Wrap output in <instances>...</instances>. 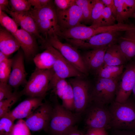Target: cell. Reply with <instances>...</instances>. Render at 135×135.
I'll list each match as a JSON object with an SVG mask.
<instances>
[{
    "label": "cell",
    "instance_id": "obj_1",
    "mask_svg": "<svg viewBox=\"0 0 135 135\" xmlns=\"http://www.w3.org/2000/svg\"><path fill=\"white\" fill-rule=\"evenodd\" d=\"M54 95L51 100L53 110L50 120L45 131L48 135H63L76 126L81 120V115L69 110L59 102Z\"/></svg>",
    "mask_w": 135,
    "mask_h": 135
},
{
    "label": "cell",
    "instance_id": "obj_2",
    "mask_svg": "<svg viewBox=\"0 0 135 135\" xmlns=\"http://www.w3.org/2000/svg\"><path fill=\"white\" fill-rule=\"evenodd\" d=\"M30 12L35 20L40 33L45 41L51 36H56L59 38L61 30L52 0L40 8L35 9L32 8Z\"/></svg>",
    "mask_w": 135,
    "mask_h": 135
},
{
    "label": "cell",
    "instance_id": "obj_3",
    "mask_svg": "<svg viewBox=\"0 0 135 135\" xmlns=\"http://www.w3.org/2000/svg\"><path fill=\"white\" fill-rule=\"evenodd\" d=\"M108 108L111 128L135 131V104L128 100L123 103L114 100Z\"/></svg>",
    "mask_w": 135,
    "mask_h": 135
},
{
    "label": "cell",
    "instance_id": "obj_4",
    "mask_svg": "<svg viewBox=\"0 0 135 135\" xmlns=\"http://www.w3.org/2000/svg\"><path fill=\"white\" fill-rule=\"evenodd\" d=\"M54 72L52 68L41 70L36 68L21 92L29 97L45 98L50 82Z\"/></svg>",
    "mask_w": 135,
    "mask_h": 135
},
{
    "label": "cell",
    "instance_id": "obj_5",
    "mask_svg": "<svg viewBox=\"0 0 135 135\" xmlns=\"http://www.w3.org/2000/svg\"><path fill=\"white\" fill-rule=\"evenodd\" d=\"M84 121L87 130L92 128H111V116L106 106L90 102L84 111Z\"/></svg>",
    "mask_w": 135,
    "mask_h": 135
},
{
    "label": "cell",
    "instance_id": "obj_6",
    "mask_svg": "<svg viewBox=\"0 0 135 135\" xmlns=\"http://www.w3.org/2000/svg\"><path fill=\"white\" fill-rule=\"evenodd\" d=\"M119 78L112 80L98 78L94 85L91 86L90 102L93 101L106 105L115 100Z\"/></svg>",
    "mask_w": 135,
    "mask_h": 135
},
{
    "label": "cell",
    "instance_id": "obj_7",
    "mask_svg": "<svg viewBox=\"0 0 135 135\" xmlns=\"http://www.w3.org/2000/svg\"><path fill=\"white\" fill-rule=\"evenodd\" d=\"M45 42L57 50L62 56L80 72L84 76L88 71L84 64L82 55L78 49L70 44L62 42L58 37H48Z\"/></svg>",
    "mask_w": 135,
    "mask_h": 135
},
{
    "label": "cell",
    "instance_id": "obj_8",
    "mask_svg": "<svg viewBox=\"0 0 135 135\" xmlns=\"http://www.w3.org/2000/svg\"><path fill=\"white\" fill-rule=\"evenodd\" d=\"M122 31H112L102 33L83 40L66 39V41L77 49H94L116 44Z\"/></svg>",
    "mask_w": 135,
    "mask_h": 135
},
{
    "label": "cell",
    "instance_id": "obj_9",
    "mask_svg": "<svg viewBox=\"0 0 135 135\" xmlns=\"http://www.w3.org/2000/svg\"><path fill=\"white\" fill-rule=\"evenodd\" d=\"M68 82L72 86L73 92L74 112L82 115L90 102L91 86L82 77L71 78Z\"/></svg>",
    "mask_w": 135,
    "mask_h": 135
},
{
    "label": "cell",
    "instance_id": "obj_10",
    "mask_svg": "<svg viewBox=\"0 0 135 135\" xmlns=\"http://www.w3.org/2000/svg\"><path fill=\"white\" fill-rule=\"evenodd\" d=\"M118 84L115 101L123 103L127 101L135 83V60L127 64Z\"/></svg>",
    "mask_w": 135,
    "mask_h": 135
},
{
    "label": "cell",
    "instance_id": "obj_11",
    "mask_svg": "<svg viewBox=\"0 0 135 135\" xmlns=\"http://www.w3.org/2000/svg\"><path fill=\"white\" fill-rule=\"evenodd\" d=\"M53 110L52 102L46 100L25 121L32 131H45L49 123Z\"/></svg>",
    "mask_w": 135,
    "mask_h": 135
},
{
    "label": "cell",
    "instance_id": "obj_12",
    "mask_svg": "<svg viewBox=\"0 0 135 135\" xmlns=\"http://www.w3.org/2000/svg\"><path fill=\"white\" fill-rule=\"evenodd\" d=\"M24 56L23 51L19 49L12 60V70L8 83L12 88L17 89L26 84L27 75L24 65Z\"/></svg>",
    "mask_w": 135,
    "mask_h": 135
},
{
    "label": "cell",
    "instance_id": "obj_13",
    "mask_svg": "<svg viewBox=\"0 0 135 135\" xmlns=\"http://www.w3.org/2000/svg\"><path fill=\"white\" fill-rule=\"evenodd\" d=\"M49 46L55 58L52 68L55 74L60 78L66 79L70 77H83L84 76L66 60L56 49Z\"/></svg>",
    "mask_w": 135,
    "mask_h": 135
},
{
    "label": "cell",
    "instance_id": "obj_14",
    "mask_svg": "<svg viewBox=\"0 0 135 135\" xmlns=\"http://www.w3.org/2000/svg\"><path fill=\"white\" fill-rule=\"evenodd\" d=\"M58 22L61 30L71 28L83 21L80 8L76 4L64 10L56 9Z\"/></svg>",
    "mask_w": 135,
    "mask_h": 135
},
{
    "label": "cell",
    "instance_id": "obj_15",
    "mask_svg": "<svg viewBox=\"0 0 135 135\" xmlns=\"http://www.w3.org/2000/svg\"><path fill=\"white\" fill-rule=\"evenodd\" d=\"M30 11L16 12L7 8L4 12L10 14L20 27L21 28L34 36L40 44L44 42V40L41 36L36 22Z\"/></svg>",
    "mask_w": 135,
    "mask_h": 135
},
{
    "label": "cell",
    "instance_id": "obj_16",
    "mask_svg": "<svg viewBox=\"0 0 135 135\" xmlns=\"http://www.w3.org/2000/svg\"><path fill=\"white\" fill-rule=\"evenodd\" d=\"M13 35L18 42L24 53L25 58L28 61L33 60L38 53L39 50L37 38L21 28Z\"/></svg>",
    "mask_w": 135,
    "mask_h": 135
},
{
    "label": "cell",
    "instance_id": "obj_17",
    "mask_svg": "<svg viewBox=\"0 0 135 135\" xmlns=\"http://www.w3.org/2000/svg\"><path fill=\"white\" fill-rule=\"evenodd\" d=\"M8 112L14 120L27 118L43 103L44 99L40 97H29Z\"/></svg>",
    "mask_w": 135,
    "mask_h": 135
},
{
    "label": "cell",
    "instance_id": "obj_18",
    "mask_svg": "<svg viewBox=\"0 0 135 135\" xmlns=\"http://www.w3.org/2000/svg\"><path fill=\"white\" fill-rule=\"evenodd\" d=\"M109 46L92 49L82 55L88 72L90 71L94 73L103 66L104 55Z\"/></svg>",
    "mask_w": 135,
    "mask_h": 135
},
{
    "label": "cell",
    "instance_id": "obj_19",
    "mask_svg": "<svg viewBox=\"0 0 135 135\" xmlns=\"http://www.w3.org/2000/svg\"><path fill=\"white\" fill-rule=\"evenodd\" d=\"M20 47L16 38L2 26L0 28V51L8 56L18 51Z\"/></svg>",
    "mask_w": 135,
    "mask_h": 135
},
{
    "label": "cell",
    "instance_id": "obj_20",
    "mask_svg": "<svg viewBox=\"0 0 135 135\" xmlns=\"http://www.w3.org/2000/svg\"><path fill=\"white\" fill-rule=\"evenodd\" d=\"M118 41L120 47L127 61L135 56V29L125 31Z\"/></svg>",
    "mask_w": 135,
    "mask_h": 135
},
{
    "label": "cell",
    "instance_id": "obj_21",
    "mask_svg": "<svg viewBox=\"0 0 135 135\" xmlns=\"http://www.w3.org/2000/svg\"><path fill=\"white\" fill-rule=\"evenodd\" d=\"M41 47L45 50L37 54L33 59L36 68L41 70L52 68L55 61V58L49 46L44 43L41 44Z\"/></svg>",
    "mask_w": 135,
    "mask_h": 135
},
{
    "label": "cell",
    "instance_id": "obj_22",
    "mask_svg": "<svg viewBox=\"0 0 135 135\" xmlns=\"http://www.w3.org/2000/svg\"><path fill=\"white\" fill-rule=\"evenodd\" d=\"M127 61L118 44L110 45L106 52L103 66L124 65Z\"/></svg>",
    "mask_w": 135,
    "mask_h": 135
},
{
    "label": "cell",
    "instance_id": "obj_23",
    "mask_svg": "<svg viewBox=\"0 0 135 135\" xmlns=\"http://www.w3.org/2000/svg\"><path fill=\"white\" fill-rule=\"evenodd\" d=\"M117 10L116 21L123 23L135 12V0H114Z\"/></svg>",
    "mask_w": 135,
    "mask_h": 135
},
{
    "label": "cell",
    "instance_id": "obj_24",
    "mask_svg": "<svg viewBox=\"0 0 135 135\" xmlns=\"http://www.w3.org/2000/svg\"><path fill=\"white\" fill-rule=\"evenodd\" d=\"M124 65L102 66L93 73L98 78L114 80L118 79L123 72Z\"/></svg>",
    "mask_w": 135,
    "mask_h": 135
},
{
    "label": "cell",
    "instance_id": "obj_25",
    "mask_svg": "<svg viewBox=\"0 0 135 135\" xmlns=\"http://www.w3.org/2000/svg\"><path fill=\"white\" fill-rule=\"evenodd\" d=\"M68 84L66 79L60 78L54 73L50 83L48 91L52 90V92L61 99Z\"/></svg>",
    "mask_w": 135,
    "mask_h": 135
},
{
    "label": "cell",
    "instance_id": "obj_26",
    "mask_svg": "<svg viewBox=\"0 0 135 135\" xmlns=\"http://www.w3.org/2000/svg\"><path fill=\"white\" fill-rule=\"evenodd\" d=\"M92 8L91 12L92 25L102 26V14L105 6L102 0H91Z\"/></svg>",
    "mask_w": 135,
    "mask_h": 135
},
{
    "label": "cell",
    "instance_id": "obj_27",
    "mask_svg": "<svg viewBox=\"0 0 135 135\" xmlns=\"http://www.w3.org/2000/svg\"><path fill=\"white\" fill-rule=\"evenodd\" d=\"M22 95L21 91H15L10 97L0 101V118L10 111L11 107Z\"/></svg>",
    "mask_w": 135,
    "mask_h": 135
},
{
    "label": "cell",
    "instance_id": "obj_28",
    "mask_svg": "<svg viewBox=\"0 0 135 135\" xmlns=\"http://www.w3.org/2000/svg\"><path fill=\"white\" fill-rule=\"evenodd\" d=\"M0 23L1 26L13 35L18 29L15 20L4 11L0 12Z\"/></svg>",
    "mask_w": 135,
    "mask_h": 135
},
{
    "label": "cell",
    "instance_id": "obj_29",
    "mask_svg": "<svg viewBox=\"0 0 135 135\" xmlns=\"http://www.w3.org/2000/svg\"><path fill=\"white\" fill-rule=\"evenodd\" d=\"M9 9L16 12H29L32 5L28 0H9Z\"/></svg>",
    "mask_w": 135,
    "mask_h": 135
},
{
    "label": "cell",
    "instance_id": "obj_30",
    "mask_svg": "<svg viewBox=\"0 0 135 135\" xmlns=\"http://www.w3.org/2000/svg\"><path fill=\"white\" fill-rule=\"evenodd\" d=\"M76 4L80 8L85 22H92V4L91 0H75Z\"/></svg>",
    "mask_w": 135,
    "mask_h": 135
},
{
    "label": "cell",
    "instance_id": "obj_31",
    "mask_svg": "<svg viewBox=\"0 0 135 135\" xmlns=\"http://www.w3.org/2000/svg\"><path fill=\"white\" fill-rule=\"evenodd\" d=\"M61 100L62 105L67 109L74 112L75 109L74 96L72 86L69 82Z\"/></svg>",
    "mask_w": 135,
    "mask_h": 135
},
{
    "label": "cell",
    "instance_id": "obj_32",
    "mask_svg": "<svg viewBox=\"0 0 135 135\" xmlns=\"http://www.w3.org/2000/svg\"><path fill=\"white\" fill-rule=\"evenodd\" d=\"M0 118V135H10L15 120L8 112Z\"/></svg>",
    "mask_w": 135,
    "mask_h": 135
},
{
    "label": "cell",
    "instance_id": "obj_33",
    "mask_svg": "<svg viewBox=\"0 0 135 135\" xmlns=\"http://www.w3.org/2000/svg\"><path fill=\"white\" fill-rule=\"evenodd\" d=\"M12 60L8 58L0 63V82L8 83L12 70Z\"/></svg>",
    "mask_w": 135,
    "mask_h": 135
},
{
    "label": "cell",
    "instance_id": "obj_34",
    "mask_svg": "<svg viewBox=\"0 0 135 135\" xmlns=\"http://www.w3.org/2000/svg\"><path fill=\"white\" fill-rule=\"evenodd\" d=\"M10 135H30V130L25 121L19 119L14 124Z\"/></svg>",
    "mask_w": 135,
    "mask_h": 135
},
{
    "label": "cell",
    "instance_id": "obj_35",
    "mask_svg": "<svg viewBox=\"0 0 135 135\" xmlns=\"http://www.w3.org/2000/svg\"><path fill=\"white\" fill-rule=\"evenodd\" d=\"M116 19L111 10L108 7L105 6L102 14V26H108L116 24Z\"/></svg>",
    "mask_w": 135,
    "mask_h": 135
},
{
    "label": "cell",
    "instance_id": "obj_36",
    "mask_svg": "<svg viewBox=\"0 0 135 135\" xmlns=\"http://www.w3.org/2000/svg\"><path fill=\"white\" fill-rule=\"evenodd\" d=\"M12 88L8 83L0 82V101L12 96Z\"/></svg>",
    "mask_w": 135,
    "mask_h": 135
},
{
    "label": "cell",
    "instance_id": "obj_37",
    "mask_svg": "<svg viewBox=\"0 0 135 135\" xmlns=\"http://www.w3.org/2000/svg\"><path fill=\"white\" fill-rule=\"evenodd\" d=\"M54 3L56 10H66L76 4L75 0H54Z\"/></svg>",
    "mask_w": 135,
    "mask_h": 135
},
{
    "label": "cell",
    "instance_id": "obj_38",
    "mask_svg": "<svg viewBox=\"0 0 135 135\" xmlns=\"http://www.w3.org/2000/svg\"><path fill=\"white\" fill-rule=\"evenodd\" d=\"M33 8L37 9L40 8L48 4L51 1L50 0H28Z\"/></svg>",
    "mask_w": 135,
    "mask_h": 135
},
{
    "label": "cell",
    "instance_id": "obj_39",
    "mask_svg": "<svg viewBox=\"0 0 135 135\" xmlns=\"http://www.w3.org/2000/svg\"><path fill=\"white\" fill-rule=\"evenodd\" d=\"M104 5L111 10L114 16L116 19L117 16V10L114 0H102Z\"/></svg>",
    "mask_w": 135,
    "mask_h": 135
},
{
    "label": "cell",
    "instance_id": "obj_40",
    "mask_svg": "<svg viewBox=\"0 0 135 135\" xmlns=\"http://www.w3.org/2000/svg\"><path fill=\"white\" fill-rule=\"evenodd\" d=\"M112 135H135V131L130 130H114Z\"/></svg>",
    "mask_w": 135,
    "mask_h": 135
},
{
    "label": "cell",
    "instance_id": "obj_41",
    "mask_svg": "<svg viewBox=\"0 0 135 135\" xmlns=\"http://www.w3.org/2000/svg\"><path fill=\"white\" fill-rule=\"evenodd\" d=\"M63 135H84L78 129L77 126L72 128Z\"/></svg>",
    "mask_w": 135,
    "mask_h": 135
},
{
    "label": "cell",
    "instance_id": "obj_42",
    "mask_svg": "<svg viewBox=\"0 0 135 135\" xmlns=\"http://www.w3.org/2000/svg\"><path fill=\"white\" fill-rule=\"evenodd\" d=\"M100 128H92L87 130L84 135H98Z\"/></svg>",
    "mask_w": 135,
    "mask_h": 135
},
{
    "label": "cell",
    "instance_id": "obj_43",
    "mask_svg": "<svg viewBox=\"0 0 135 135\" xmlns=\"http://www.w3.org/2000/svg\"><path fill=\"white\" fill-rule=\"evenodd\" d=\"M8 56L0 51V63L2 62L8 58Z\"/></svg>",
    "mask_w": 135,
    "mask_h": 135
},
{
    "label": "cell",
    "instance_id": "obj_44",
    "mask_svg": "<svg viewBox=\"0 0 135 135\" xmlns=\"http://www.w3.org/2000/svg\"><path fill=\"white\" fill-rule=\"evenodd\" d=\"M9 2L8 0H0V6L8 7L9 9Z\"/></svg>",
    "mask_w": 135,
    "mask_h": 135
},
{
    "label": "cell",
    "instance_id": "obj_45",
    "mask_svg": "<svg viewBox=\"0 0 135 135\" xmlns=\"http://www.w3.org/2000/svg\"><path fill=\"white\" fill-rule=\"evenodd\" d=\"M98 135H108L106 130L104 128H100Z\"/></svg>",
    "mask_w": 135,
    "mask_h": 135
},
{
    "label": "cell",
    "instance_id": "obj_46",
    "mask_svg": "<svg viewBox=\"0 0 135 135\" xmlns=\"http://www.w3.org/2000/svg\"><path fill=\"white\" fill-rule=\"evenodd\" d=\"M132 92L133 96L135 97V83L133 87Z\"/></svg>",
    "mask_w": 135,
    "mask_h": 135
},
{
    "label": "cell",
    "instance_id": "obj_47",
    "mask_svg": "<svg viewBox=\"0 0 135 135\" xmlns=\"http://www.w3.org/2000/svg\"><path fill=\"white\" fill-rule=\"evenodd\" d=\"M131 17L135 18V12L133 13Z\"/></svg>",
    "mask_w": 135,
    "mask_h": 135
},
{
    "label": "cell",
    "instance_id": "obj_48",
    "mask_svg": "<svg viewBox=\"0 0 135 135\" xmlns=\"http://www.w3.org/2000/svg\"></svg>",
    "mask_w": 135,
    "mask_h": 135
}]
</instances>
